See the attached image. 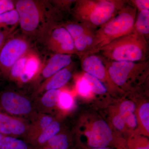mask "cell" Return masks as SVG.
<instances>
[{
  "instance_id": "cell-1",
  "label": "cell",
  "mask_w": 149,
  "mask_h": 149,
  "mask_svg": "<svg viewBox=\"0 0 149 149\" xmlns=\"http://www.w3.org/2000/svg\"><path fill=\"white\" fill-rule=\"evenodd\" d=\"M14 4L22 34L30 38L39 40L50 27L61 23V13L49 1L18 0Z\"/></svg>"
},
{
  "instance_id": "cell-2",
  "label": "cell",
  "mask_w": 149,
  "mask_h": 149,
  "mask_svg": "<svg viewBox=\"0 0 149 149\" xmlns=\"http://www.w3.org/2000/svg\"><path fill=\"white\" fill-rule=\"evenodd\" d=\"M127 3L122 0H78L70 13L74 22L95 30L112 18Z\"/></svg>"
},
{
  "instance_id": "cell-3",
  "label": "cell",
  "mask_w": 149,
  "mask_h": 149,
  "mask_svg": "<svg viewBox=\"0 0 149 149\" xmlns=\"http://www.w3.org/2000/svg\"><path fill=\"white\" fill-rule=\"evenodd\" d=\"M148 42L143 35L134 30L102 48L98 53L111 61H147L149 56Z\"/></svg>"
},
{
  "instance_id": "cell-4",
  "label": "cell",
  "mask_w": 149,
  "mask_h": 149,
  "mask_svg": "<svg viewBox=\"0 0 149 149\" xmlns=\"http://www.w3.org/2000/svg\"><path fill=\"white\" fill-rule=\"evenodd\" d=\"M137 13V9L128 1L127 4L112 18L96 30L93 47L87 54L97 53L100 49L114 40L134 31Z\"/></svg>"
},
{
  "instance_id": "cell-5",
  "label": "cell",
  "mask_w": 149,
  "mask_h": 149,
  "mask_svg": "<svg viewBox=\"0 0 149 149\" xmlns=\"http://www.w3.org/2000/svg\"><path fill=\"white\" fill-rule=\"evenodd\" d=\"M0 111L31 121L37 113L34 102L27 96L10 89L0 93Z\"/></svg>"
},
{
  "instance_id": "cell-6",
  "label": "cell",
  "mask_w": 149,
  "mask_h": 149,
  "mask_svg": "<svg viewBox=\"0 0 149 149\" xmlns=\"http://www.w3.org/2000/svg\"><path fill=\"white\" fill-rule=\"evenodd\" d=\"M6 42L0 52V73L8 79L12 67L19 58L32 51V45L25 35H15Z\"/></svg>"
},
{
  "instance_id": "cell-7",
  "label": "cell",
  "mask_w": 149,
  "mask_h": 149,
  "mask_svg": "<svg viewBox=\"0 0 149 149\" xmlns=\"http://www.w3.org/2000/svg\"><path fill=\"white\" fill-rule=\"evenodd\" d=\"M62 23L51 26L39 40L54 54L77 55L72 37Z\"/></svg>"
},
{
  "instance_id": "cell-8",
  "label": "cell",
  "mask_w": 149,
  "mask_h": 149,
  "mask_svg": "<svg viewBox=\"0 0 149 149\" xmlns=\"http://www.w3.org/2000/svg\"><path fill=\"white\" fill-rule=\"evenodd\" d=\"M102 58L104 64L112 81L120 87L124 86L130 77L149 69L148 61L142 62L114 61Z\"/></svg>"
},
{
  "instance_id": "cell-9",
  "label": "cell",
  "mask_w": 149,
  "mask_h": 149,
  "mask_svg": "<svg viewBox=\"0 0 149 149\" xmlns=\"http://www.w3.org/2000/svg\"><path fill=\"white\" fill-rule=\"evenodd\" d=\"M62 24L72 37L77 55L80 58L89 53L93 47L96 31L76 22H67Z\"/></svg>"
},
{
  "instance_id": "cell-10",
  "label": "cell",
  "mask_w": 149,
  "mask_h": 149,
  "mask_svg": "<svg viewBox=\"0 0 149 149\" xmlns=\"http://www.w3.org/2000/svg\"><path fill=\"white\" fill-rule=\"evenodd\" d=\"M30 122L27 119L12 116L0 111V133L3 136L24 138Z\"/></svg>"
},
{
  "instance_id": "cell-11",
  "label": "cell",
  "mask_w": 149,
  "mask_h": 149,
  "mask_svg": "<svg viewBox=\"0 0 149 149\" xmlns=\"http://www.w3.org/2000/svg\"><path fill=\"white\" fill-rule=\"evenodd\" d=\"M88 144L93 148H106L112 140L111 130L104 120L96 121L93 124L91 131L86 134Z\"/></svg>"
},
{
  "instance_id": "cell-12",
  "label": "cell",
  "mask_w": 149,
  "mask_h": 149,
  "mask_svg": "<svg viewBox=\"0 0 149 149\" xmlns=\"http://www.w3.org/2000/svg\"><path fill=\"white\" fill-rule=\"evenodd\" d=\"M72 59L70 55L54 54L48 60L46 64L42 66L40 73L35 82L37 83L42 80H45L58 71L69 66L72 63Z\"/></svg>"
},
{
  "instance_id": "cell-13",
  "label": "cell",
  "mask_w": 149,
  "mask_h": 149,
  "mask_svg": "<svg viewBox=\"0 0 149 149\" xmlns=\"http://www.w3.org/2000/svg\"><path fill=\"white\" fill-rule=\"evenodd\" d=\"M71 68V64L43 81L33 93V97H37L47 91L58 90L66 85L72 77Z\"/></svg>"
},
{
  "instance_id": "cell-14",
  "label": "cell",
  "mask_w": 149,
  "mask_h": 149,
  "mask_svg": "<svg viewBox=\"0 0 149 149\" xmlns=\"http://www.w3.org/2000/svg\"><path fill=\"white\" fill-rule=\"evenodd\" d=\"M61 91L60 89L50 90L36 97L33 102L37 113L50 114L57 107L58 100Z\"/></svg>"
},
{
  "instance_id": "cell-15",
  "label": "cell",
  "mask_w": 149,
  "mask_h": 149,
  "mask_svg": "<svg viewBox=\"0 0 149 149\" xmlns=\"http://www.w3.org/2000/svg\"><path fill=\"white\" fill-rule=\"evenodd\" d=\"M55 119L51 115L38 113L30 121L28 131L23 140L30 144L43 130Z\"/></svg>"
},
{
  "instance_id": "cell-16",
  "label": "cell",
  "mask_w": 149,
  "mask_h": 149,
  "mask_svg": "<svg viewBox=\"0 0 149 149\" xmlns=\"http://www.w3.org/2000/svg\"><path fill=\"white\" fill-rule=\"evenodd\" d=\"M61 130V125L55 120L29 144L34 149L45 146L49 141L58 134Z\"/></svg>"
},
{
  "instance_id": "cell-17",
  "label": "cell",
  "mask_w": 149,
  "mask_h": 149,
  "mask_svg": "<svg viewBox=\"0 0 149 149\" xmlns=\"http://www.w3.org/2000/svg\"><path fill=\"white\" fill-rule=\"evenodd\" d=\"M134 29L136 32L143 35L148 42L149 38V10L138 11Z\"/></svg>"
},
{
  "instance_id": "cell-18",
  "label": "cell",
  "mask_w": 149,
  "mask_h": 149,
  "mask_svg": "<svg viewBox=\"0 0 149 149\" xmlns=\"http://www.w3.org/2000/svg\"><path fill=\"white\" fill-rule=\"evenodd\" d=\"M19 24V17L16 9L0 15V29L16 28Z\"/></svg>"
},
{
  "instance_id": "cell-19",
  "label": "cell",
  "mask_w": 149,
  "mask_h": 149,
  "mask_svg": "<svg viewBox=\"0 0 149 149\" xmlns=\"http://www.w3.org/2000/svg\"><path fill=\"white\" fill-rule=\"evenodd\" d=\"M0 149H34L24 140L4 136L0 141Z\"/></svg>"
},
{
  "instance_id": "cell-20",
  "label": "cell",
  "mask_w": 149,
  "mask_h": 149,
  "mask_svg": "<svg viewBox=\"0 0 149 149\" xmlns=\"http://www.w3.org/2000/svg\"><path fill=\"white\" fill-rule=\"evenodd\" d=\"M83 77L88 82L93 93L99 95H102L107 93L106 87L95 77L85 72L83 74Z\"/></svg>"
},
{
  "instance_id": "cell-21",
  "label": "cell",
  "mask_w": 149,
  "mask_h": 149,
  "mask_svg": "<svg viewBox=\"0 0 149 149\" xmlns=\"http://www.w3.org/2000/svg\"><path fill=\"white\" fill-rule=\"evenodd\" d=\"M59 132L49 141L46 145L55 149H68L69 145L67 135L60 133Z\"/></svg>"
},
{
  "instance_id": "cell-22",
  "label": "cell",
  "mask_w": 149,
  "mask_h": 149,
  "mask_svg": "<svg viewBox=\"0 0 149 149\" xmlns=\"http://www.w3.org/2000/svg\"><path fill=\"white\" fill-rule=\"evenodd\" d=\"M74 106V100L70 93L66 91H61L57 102V107L61 109L68 111Z\"/></svg>"
},
{
  "instance_id": "cell-23",
  "label": "cell",
  "mask_w": 149,
  "mask_h": 149,
  "mask_svg": "<svg viewBox=\"0 0 149 149\" xmlns=\"http://www.w3.org/2000/svg\"><path fill=\"white\" fill-rule=\"evenodd\" d=\"M50 3L55 8L62 13V12H70L75 1H51Z\"/></svg>"
},
{
  "instance_id": "cell-24",
  "label": "cell",
  "mask_w": 149,
  "mask_h": 149,
  "mask_svg": "<svg viewBox=\"0 0 149 149\" xmlns=\"http://www.w3.org/2000/svg\"><path fill=\"white\" fill-rule=\"evenodd\" d=\"M139 115L141 122L146 130L149 131V103L142 105L139 110Z\"/></svg>"
},
{
  "instance_id": "cell-25",
  "label": "cell",
  "mask_w": 149,
  "mask_h": 149,
  "mask_svg": "<svg viewBox=\"0 0 149 149\" xmlns=\"http://www.w3.org/2000/svg\"><path fill=\"white\" fill-rule=\"evenodd\" d=\"M77 88L78 93L82 96L89 95L92 92L88 82L83 77L77 81Z\"/></svg>"
},
{
  "instance_id": "cell-26",
  "label": "cell",
  "mask_w": 149,
  "mask_h": 149,
  "mask_svg": "<svg viewBox=\"0 0 149 149\" xmlns=\"http://www.w3.org/2000/svg\"><path fill=\"white\" fill-rule=\"evenodd\" d=\"M136 107L132 102L125 101L123 102L120 108V115L122 117H125L128 115L133 113Z\"/></svg>"
},
{
  "instance_id": "cell-27",
  "label": "cell",
  "mask_w": 149,
  "mask_h": 149,
  "mask_svg": "<svg viewBox=\"0 0 149 149\" xmlns=\"http://www.w3.org/2000/svg\"><path fill=\"white\" fill-rule=\"evenodd\" d=\"M16 28L0 29V52L9 38L13 35Z\"/></svg>"
},
{
  "instance_id": "cell-28",
  "label": "cell",
  "mask_w": 149,
  "mask_h": 149,
  "mask_svg": "<svg viewBox=\"0 0 149 149\" xmlns=\"http://www.w3.org/2000/svg\"><path fill=\"white\" fill-rule=\"evenodd\" d=\"M128 3L136 8L138 11L149 10V0H131L128 1Z\"/></svg>"
},
{
  "instance_id": "cell-29",
  "label": "cell",
  "mask_w": 149,
  "mask_h": 149,
  "mask_svg": "<svg viewBox=\"0 0 149 149\" xmlns=\"http://www.w3.org/2000/svg\"><path fill=\"white\" fill-rule=\"evenodd\" d=\"M15 9L14 1L0 0V15Z\"/></svg>"
},
{
  "instance_id": "cell-30",
  "label": "cell",
  "mask_w": 149,
  "mask_h": 149,
  "mask_svg": "<svg viewBox=\"0 0 149 149\" xmlns=\"http://www.w3.org/2000/svg\"><path fill=\"white\" fill-rule=\"evenodd\" d=\"M123 118L125 122L130 127L135 128L136 127L137 125V119L136 115L134 113H131Z\"/></svg>"
},
{
  "instance_id": "cell-31",
  "label": "cell",
  "mask_w": 149,
  "mask_h": 149,
  "mask_svg": "<svg viewBox=\"0 0 149 149\" xmlns=\"http://www.w3.org/2000/svg\"><path fill=\"white\" fill-rule=\"evenodd\" d=\"M113 123L115 127L119 130H122L125 126L124 118L120 115L116 116L113 118Z\"/></svg>"
},
{
  "instance_id": "cell-32",
  "label": "cell",
  "mask_w": 149,
  "mask_h": 149,
  "mask_svg": "<svg viewBox=\"0 0 149 149\" xmlns=\"http://www.w3.org/2000/svg\"><path fill=\"white\" fill-rule=\"evenodd\" d=\"M36 149H54L53 148H52V147L49 146H47V145H46V146H42L41 147V148H38Z\"/></svg>"
},
{
  "instance_id": "cell-33",
  "label": "cell",
  "mask_w": 149,
  "mask_h": 149,
  "mask_svg": "<svg viewBox=\"0 0 149 149\" xmlns=\"http://www.w3.org/2000/svg\"><path fill=\"white\" fill-rule=\"evenodd\" d=\"M136 149H149V145L144 146L141 147V148H138Z\"/></svg>"
},
{
  "instance_id": "cell-34",
  "label": "cell",
  "mask_w": 149,
  "mask_h": 149,
  "mask_svg": "<svg viewBox=\"0 0 149 149\" xmlns=\"http://www.w3.org/2000/svg\"><path fill=\"white\" fill-rule=\"evenodd\" d=\"M3 79H5L3 78V77L1 73H0V85L1 84L2 82Z\"/></svg>"
},
{
  "instance_id": "cell-35",
  "label": "cell",
  "mask_w": 149,
  "mask_h": 149,
  "mask_svg": "<svg viewBox=\"0 0 149 149\" xmlns=\"http://www.w3.org/2000/svg\"><path fill=\"white\" fill-rule=\"evenodd\" d=\"M92 149H110L109 148L106 147V148H93Z\"/></svg>"
},
{
  "instance_id": "cell-36",
  "label": "cell",
  "mask_w": 149,
  "mask_h": 149,
  "mask_svg": "<svg viewBox=\"0 0 149 149\" xmlns=\"http://www.w3.org/2000/svg\"><path fill=\"white\" fill-rule=\"evenodd\" d=\"M4 137V136H3L1 133H0V141L1 140V139H3V137Z\"/></svg>"
}]
</instances>
